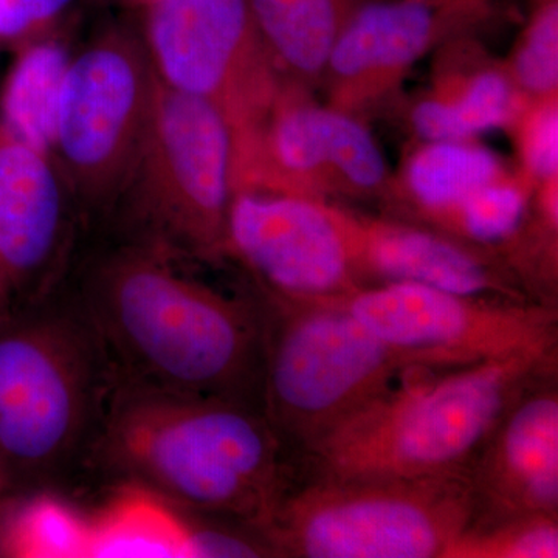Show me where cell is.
I'll return each mask as SVG.
<instances>
[{"mask_svg":"<svg viewBox=\"0 0 558 558\" xmlns=\"http://www.w3.org/2000/svg\"><path fill=\"white\" fill-rule=\"evenodd\" d=\"M70 296L97 333L117 384L263 411L260 304L179 274L146 244L102 253Z\"/></svg>","mask_w":558,"mask_h":558,"instance_id":"1","label":"cell"},{"mask_svg":"<svg viewBox=\"0 0 558 558\" xmlns=\"http://www.w3.org/2000/svg\"><path fill=\"white\" fill-rule=\"evenodd\" d=\"M288 457L253 407L123 384L89 453L123 483L258 534L292 484Z\"/></svg>","mask_w":558,"mask_h":558,"instance_id":"2","label":"cell"},{"mask_svg":"<svg viewBox=\"0 0 558 558\" xmlns=\"http://www.w3.org/2000/svg\"><path fill=\"white\" fill-rule=\"evenodd\" d=\"M557 348L450 369L413 371L304 454L315 480L468 473L492 429Z\"/></svg>","mask_w":558,"mask_h":558,"instance_id":"3","label":"cell"},{"mask_svg":"<svg viewBox=\"0 0 558 558\" xmlns=\"http://www.w3.org/2000/svg\"><path fill=\"white\" fill-rule=\"evenodd\" d=\"M116 385L72 296L0 315V468L13 492L46 490L89 457Z\"/></svg>","mask_w":558,"mask_h":558,"instance_id":"4","label":"cell"},{"mask_svg":"<svg viewBox=\"0 0 558 558\" xmlns=\"http://www.w3.org/2000/svg\"><path fill=\"white\" fill-rule=\"evenodd\" d=\"M263 413L304 457L330 433L422 371L330 300L263 293Z\"/></svg>","mask_w":558,"mask_h":558,"instance_id":"5","label":"cell"},{"mask_svg":"<svg viewBox=\"0 0 558 558\" xmlns=\"http://www.w3.org/2000/svg\"><path fill=\"white\" fill-rule=\"evenodd\" d=\"M475 515L468 473L290 484L260 537L271 557L447 558Z\"/></svg>","mask_w":558,"mask_h":558,"instance_id":"6","label":"cell"},{"mask_svg":"<svg viewBox=\"0 0 558 558\" xmlns=\"http://www.w3.org/2000/svg\"><path fill=\"white\" fill-rule=\"evenodd\" d=\"M233 172V130L222 110L156 78L148 126L124 190L132 194L135 222L163 248L209 260L227 256Z\"/></svg>","mask_w":558,"mask_h":558,"instance_id":"7","label":"cell"},{"mask_svg":"<svg viewBox=\"0 0 558 558\" xmlns=\"http://www.w3.org/2000/svg\"><path fill=\"white\" fill-rule=\"evenodd\" d=\"M156 75L140 33L102 32L70 58L51 157L76 204L101 209L130 183L148 126Z\"/></svg>","mask_w":558,"mask_h":558,"instance_id":"8","label":"cell"},{"mask_svg":"<svg viewBox=\"0 0 558 558\" xmlns=\"http://www.w3.org/2000/svg\"><path fill=\"white\" fill-rule=\"evenodd\" d=\"M333 301L421 369H450L558 348L557 306L416 282H384Z\"/></svg>","mask_w":558,"mask_h":558,"instance_id":"9","label":"cell"},{"mask_svg":"<svg viewBox=\"0 0 558 558\" xmlns=\"http://www.w3.org/2000/svg\"><path fill=\"white\" fill-rule=\"evenodd\" d=\"M234 142V191L295 194L332 202L384 201L391 185L366 121L330 108L292 81Z\"/></svg>","mask_w":558,"mask_h":558,"instance_id":"10","label":"cell"},{"mask_svg":"<svg viewBox=\"0 0 558 558\" xmlns=\"http://www.w3.org/2000/svg\"><path fill=\"white\" fill-rule=\"evenodd\" d=\"M142 11L157 81L222 110L233 137L267 112L281 87L247 0H132Z\"/></svg>","mask_w":558,"mask_h":558,"instance_id":"11","label":"cell"},{"mask_svg":"<svg viewBox=\"0 0 558 558\" xmlns=\"http://www.w3.org/2000/svg\"><path fill=\"white\" fill-rule=\"evenodd\" d=\"M227 256L247 267L263 293L281 299H339L365 288L355 264L351 208L341 202L236 190Z\"/></svg>","mask_w":558,"mask_h":558,"instance_id":"12","label":"cell"},{"mask_svg":"<svg viewBox=\"0 0 558 558\" xmlns=\"http://www.w3.org/2000/svg\"><path fill=\"white\" fill-rule=\"evenodd\" d=\"M487 14L488 5L451 0H369L329 51L318 87L326 105L366 121L429 51Z\"/></svg>","mask_w":558,"mask_h":558,"instance_id":"13","label":"cell"},{"mask_svg":"<svg viewBox=\"0 0 558 558\" xmlns=\"http://www.w3.org/2000/svg\"><path fill=\"white\" fill-rule=\"evenodd\" d=\"M75 208L53 157L0 121V286L11 307L57 292L75 234Z\"/></svg>","mask_w":558,"mask_h":558,"instance_id":"14","label":"cell"},{"mask_svg":"<svg viewBox=\"0 0 558 558\" xmlns=\"http://www.w3.org/2000/svg\"><path fill=\"white\" fill-rule=\"evenodd\" d=\"M475 497L470 524L558 515L557 368L513 400L469 469Z\"/></svg>","mask_w":558,"mask_h":558,"instance_id":"15","label":"cell"},{"mask_svg":"<svg viewBox=\"0 0 558 558\" xmlns=\"http://www.w3.org/2000/svg\"><path fill=\"white\" fill-rule=\"evenodd\" d=\"M351 234L365 288L416 282L468 295L534 301L494 252L438 230L351 208Z\"/></svg>","mask_w":558,"mask_h":558,"instance_id":"16","label":"cell"},{"mask_svg":"<svg viewBox=\"0 0 558 558\" xmlns=\"http://www.w3.org/2000/svg\"><path fill=\"white\" fill-rule=\"evenodd\" d=\"M438 50L442 54L432 81L409 110L418 142L478 140L488 131L506 130L526 95L517 89L505 62L488 57L465 33Z\"/></svg>","mask_w":558,"mask_h":558,"instance_id":"17","label":"cell"},{"mask_svg":"<svg viewBox=\"0 0 558 558\" xmlns=\"http://www.w3.org/2000/svg\"><path fill=\"white\" fill-rule=\"evenodd\" d=\"M509 170L478 140H428L407 154L381 204L388 216L436 230L480 186Z\"/></svg>","mask_w":558,"mask_h":558,"instance_id":"18","label":"cell"},{"mask_svg":"<svg viewBox=\"0 0 558 558\" xmlns=\"http://www.w3.org/2000/svg\"><path fill=\"white\" fill-rule=\"evenodd\" d=\"M271 60L286 80L318 90L333 43L369 0H247Z\"/></svg>","mask_w":558,"mask_h":558,"instance_id":"19","label":"cell"},{"mask_svg":"<svg viewBox=\"0 0 558 558\" xmlns=\"http://www.w3.org/2000/svg\"><path fill=\"white\" fill-rule=\"evenodd\" d=\"M89 517L87 557H194L189 510L137 484L123 483Z\"/></svg>","mask_w":558,"mask_h":558,"instance_id":"20","label":"cell"},{"mask_svg":"<svg viewBox=\"0 0 558 558\" xmlns=\"http://www.w3.org/2000/svg\"><path fill=\"white\" fill-rule=\"evenodd\" d=\"M70 58L61 40L43 35L20 44L0 92V121L7 130L50 156Z\"/></svg>","mask_w":558,"mask_h":558,"instance_id":"21","label":"cell"},{"mask_svg":"<svg viewBox=\"0 0 558 558\" xmlns=\"http://www.w3.org/2000/svg\"><path fill=\"white\" fill-rule=\"evenodd\" d=\"M89 534V517L47 488L0 497V557H87Z\"/></svg>","mask_w":558,"mask_h":558,"instance_id":"22","label":"cell"},{"mask_svg":"<svg viewBox=\"0 0 558 558\" xmlns=\"http://www.w3.org/2000/svg\"><path fill=\"white\" fill-rule=\"evenodd\" d=\"M537 183L515 168L502 172L465 197L436 227L475 247L497 255L526 219ZM498 256V255H497Z\"/></svg>","mask_w":558,"mask_h":558,"instance_id":"23","label":"cell"},{"mask_svg":"<svg viewBox=\"0 0 558 558\" xmlns=\"http://www.w3.org/2000/svg\"><path fill=\"white\" fill-rule=\"evenodd\" d=\"M558 515L513 517L470 524L447 558H557Z\"/></svg>","mask_w":558,"mask_h":558,"instance_id":"24","label":"cell"},{"mask_svg":"<svg viewBox=\"0 0 558 558\" xmlns=\"http://www.w3.org/2000/svg\"><path fill=\"white\" fill-rule=\"evenodd\" d=\"M502 62L526 97L558 95V0L534 3L526 27Z\"/></svg>","mask_w":558,"mask_h":558,"instance_id":"25","label":"cell"},{"mask_svg":"<svg viewBox=\"0 0 558 558\" xmlns=\"http://www.w3.org/2000/svg\"><path fill=\"white\" fill-rule=\"evenodd\" d=\"M506 131L523 174L537 185L558 178V95L526 97Z\"/></svg>","mask_w":558,"mask_h":558,"instance_id":"26","label":"cell"},{"mask_svg":"<svg viewBox=\"0 0 558 558\" xmlns=\"http://www.w3.org/2000/svg\"><path fill=\"white\" fill-rule=\"evenodd\" d=\"M72 0H0V40L24 44L38 38Z\"/></svg>","mask_w":558,"mask_h":558,"instance_id":"27","label":"cell"},{"mask_svg":"<svg viewBox=\"0 0 558 558\" xmlns=\"http://www.w3.org/2000/svg\"><path fill=\"white\" fill-rule=\"evenodd\" d=\"M7 494H13V486H11L9 476H7L5 472L0 468V497Z\"/></svg>","mask_w":558,"mask_h":558,"instance_id":"28","label":"cell"},{"mask_svg":"<svg viewBox=\"0 0 558 558\" xmlns=\"http://www.w3.org/2000/svg\"><path fill=\"white\" fill-rule=\"evenodd\" d=\"M11 310V301L7 295L5 290L0 286V315L5 314L7 311Z\"/></svg>","mask_w":558,"mask_h":558,"instance_id":"29","label":"cell"},{"mask_svg":"<svg viewBox=\"0 0 558 558\" xmlns=\"http://www.w3.org/2000/svg\"><path fill=\"white\" fill-rule=\"evenodd\" d=\"M451 2L476 3V5H488L490 0H451Z\"/></svg>","mask_w":558,"mask_h":558,"instance_id":"30","label":"cell"},{"mask_svg":"<svg viewBox=\"0 0 558 558\" xmlns=\"http://www.w3.org/2000/svg\"><path fill=\"white\" fill-rule=\"evenodd\" d=\"M539 2H545V0H532V5H534V3H539Z\"/></svg>","mask_w":558,"mask_h":558,"instance_id":"31","label":"cell"}]
</instances>
